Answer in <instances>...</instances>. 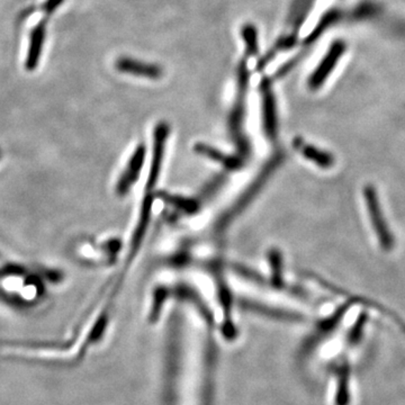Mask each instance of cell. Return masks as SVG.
<instances>
[{"label": "cell", "instance_id": "cell-1", "mask_svg": "<svg viewBox=\"0 0 405 405\" xmlns=\"http://www.w3.org/2000/svg\"><path fill=\"white\" fill-rule=\"evenodd\" d=\"M250 83V69L248 59L244 56L236 68V92L234 106L229 115L228 128L231 139L234 140L239 156L242 159L250 156V142L244 132V123L247 115V96Z\"/></svg>", "mask_w": 405, "mask_h": 405}, {"label": "cell", "instance_id": "cell-2", "mask_svg": "<svg viewBox=\"0 0 405 405\" xmlns=\"http://www.w3.org/2000/svg\"><path fill=\"white\" fill-rule=\"evenodd\" d=\"M282 162H283V153L279 152V155H276L272 162H270V164H267L264 171L261 172L260 176L253 181V185L244 192V194L242 195L240 200L236 202V205L231 208V210H229V211L219 219V222H217V230L224 231L225 229L228 228L229 225H230V223L232 222L239 214L242 213L244 208L247 207L250 202H253V198L259 194L261 188L266 185L268 178L275 172L276 168L282 164Z\"/></svg>", "mask_w": 405, "mask_h": 405}, {"label": "cell", "instance_id": "cell-3", "mask_svg": "<svg viewBox=\"0 0 405 405\" xmlns=\"http://www.w3.org/2000/svg\"><path fill=\"white\" fill-rule=\"evenodd\" d=\"M364 198L366 202L367 211L372 221L373 229L380 241V247L385 251H389L394 246V238L392 236L389 224L384 219L383 211L380 208V200H378L376 189L372 185H366L364 188Z\"/></svg>", "mask_w": 405, "mask_h": 405}, {"label": "cell", "instance_id": "cell-4", "mask_svg": "<svg viewBox=\"0 0 405 405\" xmlns=\"http://www.w3.org/2000/svg\"><path fill=\"white\" fill-rule=\"evenodd\" d=\"M346 50H347V43L342 40H336L331 43L325 56L321 59L318 67L308 77V88L313 92H317L327 83V78L330 77L333 70L336 69L337 64L340 61V59L344 56Z\"/></svg>", "mask_w": 405, "mask_h": 405}, {"label": "cell", "instance_id": "cell-5", "mask_svg": "<svg viewBox=\"0 0 405 405\" xmlns=\"http://www.w3.org/2000/svg\"><path fill=\"white\" fill-rule=\"evenodd\" d=\"M261 111H262V130L270 141L276 140L278 135V111L272 79L265 75L261 79Z\"/></svg>", "mask_w": 405, "mask_h": 405}, {"label": "cell", "instance_id": "cell-6", "mask_svg": "<svg viewBox=\"0 0 405 405\" xmlns=\"http://www.w3.org/2000/svg\"><path fill=\"white\" fill-rule=\"evenodd\" d=\"M349 308L350 303H346L344 306H340L332 315L322 320V321H320L317 327L314 329L313 332L306 339V341L303 344L301 353L303 356L310 355L323 340L329 338L337 330V327H339L340 322L344 320V315L347 313Z\"/></svg>", "mask_w": 405, "mask_h": 405}, {"label": "cell", "instance_id": "cell-7", "mask_svg": "<svg viewBox=\"0 0 405 405\" xmlns=\"http://www.w3.org/2000/svg\"><path fill=\"white\" fill-rule=\"evenodd\" d=\"M170 133V126L167 122H160L156 125L153 132V151L151 160L150 172L147 177V191H152L158 183L159 175L162 171L164 162L167 140Z\"/></svg>", "mask_w": 405, "mask_h": 405}, {"label": "cell", "instance_id": "cell-8", "mask_svg": "<svg viewBox=\"0 0 405 405\" xmlns=\"http://www.w3.org/2000/svg\"><path fill=\"white\" fill-rule=\"evenodd\" d=\"M211 270L217 282V294H219V304L222 306L223 314H224V322L222 325L223 336L228 340H234V339H236V334H238V331H236V325H234V321H232V306H234L232 295H231L229 286L226 285V282L223 279L221 267L217 264H214L211 267Z\"/></svg>", "mask_w": 405, "mask_h": 405}, {"label": "cell", "instance_id": "cell-9", "mask_svg": "<svg viewBox=\"0 0 405 405\" xmlns=\"http://www.w3.org/2000/svg\"><path fill=\"white\" fill-rule=\"evenodd\" d=\"M116 69L122 73L140 77V78L159 79L162 78V69L160 66L150 62L141 61L138 59L122 56L115 64Z\"/></svg>", "mask_w": 405, "mask_h": 405}, {"label": "cell", "instance_id": "cell-10", "mask_svg": "<svg viewBox=\"0 0 405 405\" xmlns=\"http://www.w3.org/2000/svg\"><path fill=\"white\" fill-rule=\"evenodd\" d=\"M145 159V147L140 145L134 151L133 156L130 159L126 169L121 176L120 181L117 183L116 192L120 196L126 194L130 191L131 187L138 181L140 174H141L143 162Z\"/></svg>", "mask_w": 405, "mask_h": 405}, {"label": "cell", "instance_id": "cell-11", "mask_svg": "<svg viewBox=\"0 0 405 405\" xmlns=\"http://www.w3.org/2000/svg\"><path fill=\"white\" fill-rule=\"evenodd\" d=\"M315 1L317 0H293L287 20H286V25L289 26V32H286V33L298 37L301 28L308 20V16L311 13Z\"/></svg>", "mask_w": 405, "mask_h": 405}, {"label": "cell", "instance_id": "cell-12", "mask_svg": "<svg viewBox=\"0 0 405 405\" xmlns=\"http://www.w3.org/2000/svg\"><path fill=\"white\" fill-rule=\"evenodd\" d=\"M45 35H47V23L42 20L33 28L31 34V41H30V49H28V58H26V69H35L39 64L41 58L42 49L44 44Z\"/></svg>", "mask_w": 405, "mask_h": 405}, {"label": "cell", "instance_id": "cell-13", "mask_svg": "<svg viewBox=\"0 0 405 405\" xmlns=\"http://www.w3.org/2000/svg\"><path fill=\"white\" fill-rule=\"evenodd\" d=\"M194 150L202 156L211 159L213 162H217V164H222L226 170H238L243 164V159L239 155L238 156H229V155H224V153L217 150L215 147L204 145V143H196Z\"/></svg>", "mask_w": 405, "mask_h": 405}, {"label": "cell", "instance_id": "cell-14", "mask_svg": "<svg viewBox=\"0 0 405 405\" xmlns=\"http://www.w3.org/2000/svg\"><path fill=\"white\" fill-rule=\"evenodd\" d=\"M294 147L300 150L301 155L304 158L308 159V162H313L314 164H317L323 169H329L333 167L334 162H336L334 157L330 152L308 145V143L303 142L300 138L295 139Z\"/></svg>", "mask_w": 405, "mask_h": 405}, {"label": "cell", "instance_id": "cell-15", "mask_svg": "<svg viewBox=\"0 0 405 405\" xmlns=\"http://www.w3.org/2000/svg\"><path fill=\"white\" fill-rule=\"evenodd\" d=\"M342 20V11L339 8H330L321 16L315 28L308 34V37L303 42L304 47H311L323 34L332 25H336Z\"/></svg>", "mask_w": 405, "mask_h": 405}, {"label": "cell", "instance_id": "cell-16", "mask_svg": "<svg viewBox=\"0 0 405 405\" xmlns=\"http://www.w3.org/2000/svg\"><path fill=\"white\" fill-rule=\"evenodd\" d=\"M337 393L336 405H349V383H350V366L347 361H340V364L336 367Z\"/></svg>", "mask_w": 405, "mask_h": 405}, {"label": "cell", "instance_id": "cell-17", "mask_svg": "<svg viewBox=\"0 0 405 405\" xmlns=\"http://www.w3.org/2000/svg\"><path fill=\"white\" fill-rule=\"evenodd\" d=\"M176 296L179 297L181 300L188 301L198 308L200 313L202 314V319L208 323V327H212L214 325V318L210 308L204 304L200 295L192 289L186 285H179L175 291Z\"/></svg>", "mask_w": 405, "mask_h": 405}, {"label": "cell", "instance_id": "cell-18", "mask_svg": "<svg viewBox=\"0 0 405 405\" xmlns=\"http://www.w3.org/2000/svg\"><path fill=\"white\" fill-rule=\"evenodd\" d=\"M242 308L250 311L257 312V313L265 314L268 317L274 318L277 320H286V321H297L301 320L300 315L293 312L284 311V310H278V308H270V306H262L258 303L251 302V301H242Z\"/></svg>", "mask_w": 405, "mask_h": 405}, {"label": "cell", "instance_id": "cell-19", "mask_svg": "<svg viewBox=\"0 0 405 405\" xmlns=\"http://www.w3.org/2000/svg\"><path fill=\"white\" fill-rule=\"evenodd\" d=\"M241 37L244 42V56L253 58L259 53L258 30L255 25L248 23L241 28Z\"/></svg>", "mask_w": 405, "mask_h": 405}, {"label": "cell", "instance_id": "cell-20", "mask_svg": "<svg viewBox=\"0 0 405 405\" xmlns=\"http://www.w3.org/2000/svg\"><path fill=\"white\" fill-rule=\"evenodd\" d=\"M268 260H270V268H272V277L270 283L272 287L282 289L284 287L283 277V257L281 251L275 248H272L268 251Z\"/></svg>", "mask_w": 405, "mask_h": 405}, {"label": "cell", "instance_id": "cell-21", "mask_svg": "<svg viewBox=\"0 0 405 405\" xmlns=\"http://www.w3.org/2000/svg\"><path fill=\"white\" fill-rule=\"evenodd\" d=\"M158 195L164 202H168L183 213L194 214L198 211V207H200V202L198 200H193V198L189 200V198L175 196V195H170L164 192L159 193Z\"/></svg>", "mask_w": 405, "mask_h": 405}, {"label": "cell", "instance_id": "cell-22", "mask_svg": "<svg viewBox=\"0 0 405 405\" xmlns=\"http://www.w3.org/2000/svg\"><path fill=\"white\" fill-rule=\"evenodd\" d=\"M169 289L166 287H158V289L153 293L152 306H151L150 314H149V319L150 322H156L157 320L160 317L162 308H164V303L167 298L170 296Z\"/></svg>", "mask_w": 405, "mask_h": 405}, {"label": "cell", "instance_id": "cell-23", "mask_svg": "<svg viewBox=\"0 0 405 405\" xmlns=\"http://www.w3.org/2000/svg\"><path fill=\"white\" fill-rule=\"evenodd\" d=\"M367 322V315L365 312L359 314V317L356 320L353 327H350L349 332L347 334V344L350 347H353L356 344L361 342V337L364 333L365 325Z\"/></svg>", "mask_w": 405, "mask_h": 405}, {"label": "cell", "instance_id": "cell-24", "mask_svg": "<svg viewBox=\"0 0 405 405\" xmlns=\"http://www.w3.org/2000/svg\"><path fill=\"white\" fill-rule=\"evenodd\" d=\"M62 3H64V0H47L44 5L45 13L52 14Z\"/></svg>", "mask_w": 405, "mask_h": 405}, {"label": "cell", "instance_id": "cell-25", "mask_svg": "<svg viewBox=\"0 0 405 405\" xmlns=\"http://www.w3.org/2000/svg\"><path fill=\"white\" fill-rule=\"evenodd\" d=\"M403 330H404V332H405V327H403Z\"/></svg>", "mask_w": 405, "mask_h": 405}]
</instances>
